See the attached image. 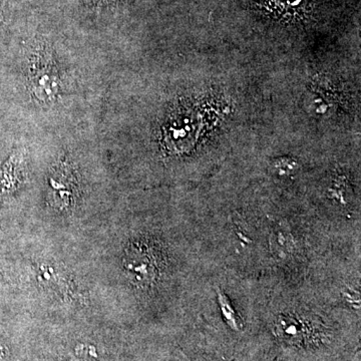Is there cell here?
Here are the masks:
<instances>
[{"label":"cell","mask_w":361,"mask_h":361,"mask_svg":"<svg viewBox=\"0 0 361 361\" xmlns=\"http://www.w3.org/2000/svg\"><path fill=\"white\" fill-rule=\"evenodd\" d=\"M33 92L42 101L51 102L59 92V82L51 59L39 56L32 65Z\"/></svg>","instance_id":"cell-1"}]
</instances>
